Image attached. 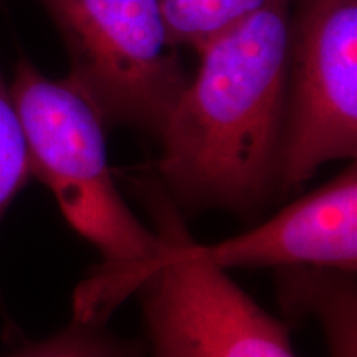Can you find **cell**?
I'll return each mask as SVG.
<instances>
[{
  "label": "cell",
  "mask_w": 357,
  "mask_h": 357,
  "mask_svg": "<svg viewBox=\"0 0 357 357\" xmlns=\"http://www.w3.org/2000/svg\"><path fill=\"white\" fill-rule=\"evenodd\" d=\"M289 0H273L202 50L159 137V172L189 207L248 212L278 189Z\"/></svg>",
  "instance_id": "1"
},
{
  "label": "cell",
  "mask_w": 357,
  "mask_h": 357,
  "mask_svg": "<svg viewBox=\"0 0 357 357\" xmlns=\"http://www.w3.org/2000/svg\"><path fill=\"white\" fill-rule=\"evenodd\" d=\"M8 89L30 174L52 190L70 225L105 261L75 298V319L101 323L158 270L166 242L124 202L108 164L105 121L73 84L45 77L22 56Z\"/></svg>",
  "instance_id": "2"
},
{
  "label": "cell",
  "mask_w": 357,
  "mask_h": 357,
  "mask_svg": "<svg viewBox=\"0 0 357 357\" xmlns=\"http://www.w3.org/2000/svg\"><path fill=\"white\" fill-rule=\"evenodd\" d=\"M70 58L73 84L105 124L159 136L189 77L159 0H40Z\"/></svg>",
  "instance_id": "3"
},
{
  "label": "cell",
  "mask_w": 357,
  "mask_h": 357,
  "mask_svg": "<svg viewBox=\"0 0 357 357\" xmlns=\"http://www.w3.org/2000/svg\"><path fill=\"white\" fill-rule=\"evenodd\" d=\"M147 192L166 242L141 287L153 357H296L287 326L202 260L162 192Z\"/></svg>",
  "instance_id": "4"
},
{
  "label": "cell",
  "mask_w": 357,
  "mask_h": 357,
  "mask_svg": "<svg viewBox=\"0 0 357 357\" xmlns=\"http://www.w3.org/2000/svg\"><path fill=\"white\" fill-rule=\"evenodd\" d=\"M289 17L278 189L357 154V0H300Z\"/></svg>",
  "instance_id": "5"
},
{
  "label": "cell",
  "mask_w": 357,
  "mask_h": 357,
  "mask_svg": "<svg viewBox=\"0 0 357 357\" xmlns=\"http://www.w3.org/2000/svg\"><path fill=\"white\" fill-rule=\"evenodd\" d=\"M211 265L227 268L357 266V172L344 171L255 229L215 245L194 243Z\"/></svg>",
  "instance_id": "6"
},
{
  "label": "cell",
  "mask_w": 357,
  "mask_h": 357,
  "mask_svg": "<svg viewBox=\"0 0 357 357\" xmlns=\"http://www.w3.org/2000/svg\"><path fill=\"white\" fill-rule=\"evenodd\" d=\"M351 275L323 266L278 268L276 284L283 306L318 316L329 357H356V283Z\"/></svg>",
  "instance_id": "7"
},
{
  "label": "cell",
  "mask_w": 357,
  "mask_h": 357,
  "mask_svg": "<svg viewBox=\"0 0 357 357\" xmlns=\"http://www.w3.org/2000/svg\"><path fill=\"white\" fill-rule=\"evenodd\" d=\"M270 2L273 0H159L174 42L197 52Z\"/></svg>",
  "instance_id": "8"
},
{
  "label": "cell",
  "mask_w": 357,
  "mask_h": 357,
  "mask_svg": "<svg viewBox=\"0 0 357 357\" xmlns=\"http://www.w3.org/2000/svg\"><path fill=\"white\" fill-rule=\"evenodd\" d=\"M6 357H144L136 342L105 331L101 323L75 319L55 336L35 342Z\"/></svg>",
  "instance_id": "9"
},
{
  "label": "cell",
  "mask_w": 357,
  "mask_h": 357,
  "mask_svg": "<svg viewBox=\"0 0 357 357\" xmlns=\"http://www.w3.org/2000/svg\"><path fill=\"white\" fill-rule=\"evenodd\" d=\"M30 177L24 131L10 89L0 73V218Z\"/></svg>",
  "instance_id": "10"
}]
</instances>
